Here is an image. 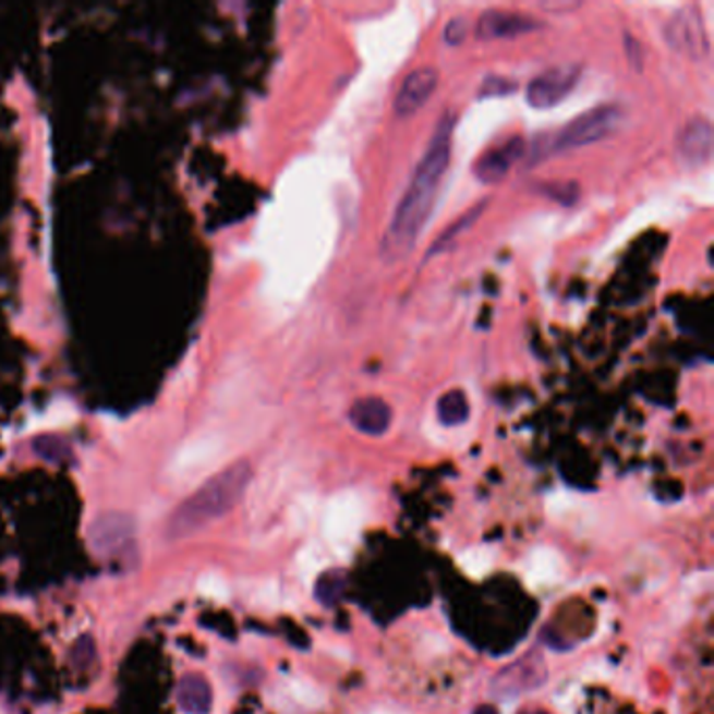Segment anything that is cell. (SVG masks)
<instances>
[{
  "label": "cell",
  "mask_w": 714,
  "mask_h": 714,
  "mask_svg": "<svg viewBox=\"0 0 714 714\" xmlns=\"http://www.w3.org/2000/svg\"><path fill=\"white\" fill-rule=\"evenodd\" d=\"M452 126V116H443L424 158L417 164L411 183L398 202L386 235L379 243V252L388 263L407 258L424 231L425 220L434 208L436 193L440 189V181L449 168Z\"/></svg>",
  "instance_id": "6da1fadb"
},
{
  "label": "cell",
  "mask_w": 714,
  "mask_h": 714,
  "mask_svg": "<svg viewBox=\"0 0 714 714\" xmlns=\"http://www.w3.org/2000/svg\"><path fill=\"white\" fill-rule=\"evenodd\" d=\"M252 477L254 470L247 461H235L222 472L214 474L174 509L166 527V536L170 541H181L208 529L241 501Z\"/></svg>",
  "instance_id": "7a4b0ae2"
},
{
  "label": "cell",
  "mask_w": 714,
  "mask_h": 714,
  "mask_svg": "<svg viewBox=\"0 0 714 714\" xmlns=\"http://www.w3.org/2000/svg\"><path fill=\"white\" fill-rule=\"evenodd\" d=\"M620 120H622V109L614 104L591 107L557 131L556 136L549 141V149L570 152V149L593 145L614 133Z\"/></svg>",
  "instance_id": "3957f363"
},
{
  "label": "cell",
  "mask_w": 714,
  "mask_h": 714,
  "mask_svg": "<svg viewBox=\"0 0 714 714\" xmlns=\"http://www.w3.org/2000/svg\"><path fill=\"white\" fill-rule=\"evenodd\" d=\"M547 677L549 668L545 658L538 652H529L527 656L511 662L493 677L491 693L497 700H513L541 688Z\"/></svg>",
  "instance_id": "277c9868"
},
{
  "label": "cell",
  "mask_w": 714,
  "mask_h": 714,
  "mask_svg": "<svg viewBox=\"0 0 714 714\" xmlns=\"http://www.w3.org/2000/svg\"><path fill=\"white\" fill-rule=\"evenodd\" d=\"M664 36L675 51L688 55L691 59H704L711 53V40L704 20L695 7L677 11L664 27Z\"/></svg>",
  "instance_id": "5b68a950"
},
{
  "label": "cell",
  "mask_w": 714,
  "mask_h": 714,
  "mask_svg": "<svg viewBox=\"0 0 714 714\" xmlns=\"http://www.w3.org/2000/svg\"><path fill=\"white\" fill-rule=\"evenodd\" d=\"M581 65H557L532 80L527 99L534 109H549L561 104L581 78Z\"/></svg>",
  "instance_id": "8992f818"
},
{
  "label": "cell",
  "mask_w": 714,
  "mask_h": 714,
  "mask_svg": "<svg viewBox=\"0 0 714 714\" xmlns=\"http://www.w3.org/2000/svg\"><path fill=\"white\" fill-rule=\"evenodd\" d=\"M133 516L109 511L99 516L88 530V543L97 556H116L134 538Z\"/></svg>",
  "instance_id": "52a82bcc"
},
{
  "label": "cell",
  "mask_w": 714,
  "mask_h": 714,
  "mask_svg": "<svg viewBox=\"0 0 714 714\" xmlns=\"http://www.w3.org/2000/svg\"><path fill=\"white\" fill-rule=\"evenodd\" d=\"M714 131L713 124L704 116H693L681 126L677 134V156L686 166L700 168L713 158Z\"/></svg>",
  "instance_id": "ba28073f"
},
{
  "label": "cell",
  "mask_w": 714,
  "mask_h": 714,
  "mask_svg": "<svg viewBox=\"0 0 714 714\" xmlns=\"http://www.w3.org/2000/svg\"><path fill=\"white\" fill-rule=\"evenodd\" d=\"M527 138L524 136H509L501 145L491 147L484 156L474 164V177L484 185H497L507 177L511 166L527 156Z\"/></svg>",
  "instance_id": "9c48e42d"
},
{
  "label": "cell",
  "mask_w": 714,
  "mask_h": 714,
  "mask_svg": "<svg viewBox=\"0 0 714 714\" xmlns=\"http://www.w3.org/2000/svg\"><path fill=\"white\" fill-rule=\"evenodd\" d=\"M438 86V72L436 68H417L407 78L402 80L395 99V113L398 118H411L415 116L425 101L434 95Z\"/></svg>",
  "instance_id": "30bf717a"
},
{
  "label": "cell",
  "mask_w": 714,
  "mask_h": 714,
  "mask_svg": "<svg viewBox=\"0 0 714 714\" xmlns=\"http://www.w3.org/2000/svg\"><path fill=\"white\" fill-rule=\"evenodd\" d=\"M538 27H543V24L524 13L505 11V9H488L480 15L476 32L480 38L493 40V38H511V36L529 34Z\"/></svg>",
  "instance_id": "8fae6325"
},
{
  "label": "cell",
  "mask_w": 714,
  "mask_h": 714,
  "mask_svg": "<svg viewBox=\"0 0 714 714\" xmlns=\"http://www.w3.org/2000/svg\"><path fill=\"white\" fill-rule=\"evenodd\" d=\"M348 420L367 436H382L392 425V409L382 398H361L350 407Z\"/></svg>",
  "instance_id": "7c38bea8"
},
{
  "label": "cell",
  "mask_w": 714,
  "mask_h": 714,
  "mask_svg": "<svg viewBox=\"0 0 714 714\" xmlns=\"http://www.w3.org/2000/svg\"><path fill=\"white\" fill-rule=\"evenodd\" d=\"M213 688L202 675H186L177 688V704L181 713L208 714L213 711Z\"/></svg>",
  "instance_id": "4fadbf2b"
},
{
  "label": "cell",
  "mask_w": 714,
  "mask_h": 714,
  "mask_svg": "<svg viewBox=\"0 0 714 714\" xmlns=\"http://www.w3.org/2000/svg\"><path fill=\"white\" fill-rule=\"evenodd\" d=\"M486 208H488V199H482V202H477L476 206H472L468 213L461 214L455 222H450L449 227L440 233V238L434 241V245L429 247V254H427V256H434V254L445 252V250H447L449 245H452L457 239L461 238L465 231H470V229L476 225L477 218L484 214Z\"/></svg>",
  "instance_id": "5bb4252c"
},
{
  "label": "cell",
  "mask_w": 714,
  "mask_h": 714,
  "mask_svg": "<svg viewBox=\"0 0 714 714\" xmlns=\"http://www.w3.org/2000/svg\"><path fill=\"white\" fill-rule=\"evenodd\" d=\"M436 415H438L440 424L449 425V427L465 424L470 420L468 395L461 388H452L449 392H445L443 397L438 398Z\"/></svg>",
  "instance_id": "9a60e30c"
},
{
  "label": "cell",
  "mask_w": 714,
  "mask_h": 714,
  "mask_svg": "<svg viewBox=\"0 0 714 714\" xmlns=\"http://www.w3.org/2000/svg\"><path fill=\"white\" fill-rule=\"evenodd\" d=\"M346 586H348V572L342 568H331L318 577L317 584H315V597H317L318 604H323L325 608H334L342 602Z\"/></svg>",
  "instance_id": "2e32d148"
},
{
  "label": "cell",
  "mask_w": 714,
  "mask_h": 714,
  "mask_svg": "<svg viewBox=\"0 0 714 714\" xmlns=\"http://www.w3.org/2000/svg\"><path fill=\"white\" fill-rule=\"evenodd\" d=\"M518 88V82L511 78H503V76H488L482 82L477 97L482 99H491V97H505L511 95Z\"/></svg>",
  "instance_id": "e0dca14e"
},
{
  "label": "cell",
  "mask_w": 714,
  "mask_h": 714,
  "mask_svg": "<svg viewBox=\"0 0 714 714\" xmlns=\"http://www.w3.org/2000/svg\"><path fill=\"white\" fill-rule=\"evenodd\" d=\"M543 193L561 206H572L579 199L581 189L577 183H547L543 186Z\"/></svg>",
  "instance_id": "ac0fdd59"
},
{
  "label": "cell",
  "mask_w": 714,
  "mask_h": 714,
  "mask_svg": "<svg viewBox=\"0 0 714 714\" xmlns=\"http://www.w3.org/2000/svg\"><path fill=\"white\" fill-rule=\"evenodd\" d=\"M36 443H40V445H47L49 447V450H43V452H38V455H43L45 459H49V461H59L61 457H65L68 455V447L63 445V440L61 438H51V436H45V438H38Z\"/></svg>",
  "instance_id": "d6986e66"
},
{
  "label": "cell",
  "mask_w": 714,
  "mask_h": 714,
  "mask_svg": "<svg viewBox=\"0 0 714 714\" xmlns=\"http://www.w3.org/2000/svg\"><path fill=\"white\" fill-rule=\"evenodd\" d=\"M465 32H468V24L461 17H455L445 26V40L449 45H461L465 40Z\"/></svg>",
  "instance_id": "ffe728a7"
},
{
  "label": "cell",
  "mask_w": 714,
  "mask_h": 714,
  "mask_svg": "<svg viewBox=\"0 0 714 714\" xmlns=\"http://www.w3.org/2000/svg\"><path fill=\"white\" fill-rule=\"evenodd\" d=\"M202 591H206L208 595L216 597V593H218V581H216L214 577H204V581H202Z\"/></svg>",
  "instance_id": "44dd1931"
},
{
  "label": "cell",
  "mask_w": 714,
  "mask_h": 714,
  "mask_svg": "<svg viewBox=\"0 0 714 714\" xmlns=\"http://www.w3.org/2000/svg\"><path fill=\"white\" fill-rule=\"evenodd\" d=\"M472 714H499V711L495 706H491V704H484V706H477Z\"/></svg>",
  "instance_id": "7402d4cb"
},
{
  "label": "cell",
  "mask_w": 714,
  "mask_h": 714,
  "mask_svg": "<svg viewBox=\"0 0 714 714\" xmlns=\"http://www.w3.org/2000/svg\"><path fill=\"white\" fill-rule=\"evenodd\" d=\"M520 714H549V713H545V711H532V713H530V711H524V713H520Z\"/></svg>",
  "instance_id": "603a6c76"
}]
</instances>
